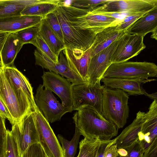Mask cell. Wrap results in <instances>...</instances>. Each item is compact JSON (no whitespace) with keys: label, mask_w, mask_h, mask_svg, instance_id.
Wrapping results in <instances>:
<instances>
[{"label":"cell","mask_w":157,"mask_h":157,"mask_svg":"<svg viewBox=\"0 0 157 157\" xmlns=\"http://www.w3.org/2000/svg\"><path fill=\"white\" fill-rule=\"evenodd\" d=\"M124 149L127 151L125 157H142L144 151L140 141L138 140Z\"/></svg>","instance_id":"cell-36"},{"label":"cell","mask_w":157,"mask_h":157,"mask_svg":"<svg viewBox=\"0 0 157 157\" xmlns=\"http://www.w3.org/2000/svg\"><path fill=\"white\" fill-rule=\"evenodd\" d=\"M144 37L141 35L124 34L117 40L116 47L113 53L112 63L127 61L138 55L145 48Z\"/></svg>","instance_id":"cell-9"},{"label":"cell","mask_w":157,"mask_h":157,"mask_svg":"<svg viewBox=\"0 0 157 157\" xmlns=\"http://www.w3.org/2000/svg\"><path fill=\"white\" fill-rule=\"evenodd\" d=\"M10 33L0 31V52H1L5 42Z\"/></svg>","instance_id":"cell-40"},{"label":"cell","mask_w":157,"mask_h":157,"mask_svg":"<svg viewBox=\"0 0 157 157\" xmlns=\"http://www.w3.org/2000/svg\"><path fill=\"white\" fill-rule=\"evenodd\" d=\"M105 87L101 84L86 82L72 85V110L88 105L94 107L102 115L101 98Z\"/></svg>","instance_id":"cell-6"},{"label":"cell","mask_w":157,"mask_h":157,"mask_svg":"<svg viewBox=\"0 0 157 157\" xmlns=\"http://www.w3.org/2000/svg\"><path fill=\"white\" fill-rule=\"evenodd\" d=\"M157 76V66L154 63L126 61L112 63L102 78L148 79Z\"/></svg>","instance_id":"cell-4"},{"label":"cell","mask_w":157,"mask_h":157,"mask_svg":"<svg viewBox=\"0 0 157 157\" xmlns=\"http://www.w3.org/2000/svg\"><path fill=\"white\" fill-rule=\"evenodd\" d=\"M3 157H21L16 139L8 130Z\"/></svg>","instance_id":"cell-28"},{"label":"cell","mask_w":157,"mask_h":157,"mask_svg":"<svg viewBox=\"0 0 157 157\" xmlns=\"http://www.w3.org/2000/svg\"><path fill=\"white\" fill-rule=\"evenodd\" d=\"M34 55L36 65L66 78L72 85L86 82L70 67L63 51L59 53L57 63L53 62L42 55L36 49L34 50Z\"/></svg>","instance_id":"cell-10"},{"label":"cell","mask_w":157,"mask_h":157,"mask_svg":"<svg viewBox=\"0 0 157 157\" xmlns=\"http://www.w3.org/2000/svg\"><path fill=\"white\" fill-rule=\"evenodd\" d=\"M23 45L15 33H10L1 52L4 67L14 66L15 59Z\"/></svg>","instance_id":"cell-24"},{"label":"cell","mask_w":157,"mask_h":157,"mask_svg":"<svg viewBox=\"0 0 157 157\" xmlns=\"http://www.w3.org/2000/svg\"><path fill=\"white\" fill-rule=\"evenodd\" d=\"M3 71L17 94L35 109L33 88L25 76L14 66L4 67Z\"/></svg>","instance_id":"cell-13"},{"label":"cell","mask_w":157,"mask_h":157,"mask_svg":"<svg viewBox=\"0 0 157 157\" xmlns=\"http://www.w3.org/2000/svg\"><path fill=\"white\" fill-rule=\"evenodd\" d=\"M0 99L8 109L21 132L26 116L35 111L31 105L25 101L16 93L2 71L0 73Z\"/></svg>","instance_id":"cell-3"},{"label":"cell","mask_w":157,"mask_h":157,"mask_svg":"<svg viewBox=\"0 0 157 157\" xmlns=\"http://www.w3.org/2000/svg\"><path fill=\"white\" fill-rule=\"evenodd\" d=\"M50 0H0V18L21 15L26 7L48 2Z\"/></svg>","instance_id":"cell-22"},{"label":"cell","mask_w":157,"mask_h":157,"mask_svg":"<svg viewBox=\"0 0 157 157\" xmlns=\"http://www.w3.org/2000/svg\"><path fill=\"white\" fill-rule=\"evenodd\" d=\"M117 151L119 157H125L127 154V151L124 148L117 149Z\"/></svg>","instance_id":"cell-41"},{"label":"cell","mask_w":157,"mask_h":157,"mask_svg":"<svg viewBox=\"0 0 157 157\" xmlns=\"http://www.w3.org/2000/svg\"><path fill=\"white\" fill-rule=\"evenodd\" d=\"M41 77L43 86L56 94L63 106L72 108L73 101L71 83L66 78L51 71L44 72Z\"/></svg>","instance_id":"cell-11"},{"label":"cell","mask_w":157,"mask_h":157,"mask_svg":"<svg viewBox=\"0 0 157 157\" xmlns=\"http://www.w3.org/2000/svg\"><path fill=\"white\" fill-rule=\"evenodd\" d=\"M40 24L21 29L15 33L24 44H31L39 34Z\"/></svg>","instance_id":"cell-31"},{"label":"cell","mask_w":157,"mask_h":157,"mask_svg":"<svg viewBox=\"0 0 157 157\" xmlns=\"http://www.w3.org/2000/svg\"><path fill=\"white\" fill-rule=\"evenodd\" d=\"M154 80L155 79L102 78L101 82H103L106 87L120 89L130 95L147 96L148 93L143 88L142 85Z\"/></svg>","instance_id":"cell-16"},{"label":"cell","mask_w":157,"mask_h":157,"mask_svg":"<svg viewBox=\"0 0 157 157\" xmlns=\"http://www.w3.org/2000/svg\"><path fill=\"white\" fill-rule=\"evenodd\" d=\"M33 113L39 143L46 155L48 157H63L62 147L49 122L37 107Z\"/></svg>","instance_id":"cell-7"},{"label":"cell","mask_w":157,"mask_h":157,"mask_svg":"<svg viewBox=\"0 0 157 157\" xmlns=\"http://www.w3.org/2000/svg\"><path fill=\"white\" fill-rule=\"evenodd\" d=\"M146 13H132L126 15L116 26V29L125 31L130 25Z\"/></svg>","instance_id":"cell-33"},{"label":"cell","mask_w":157,"mask_h":157,"mask_svg":"<svg viewBox=\"0 0 157 157\" xmlns=\"http://www.w3.org/2000/svg\"><path fill=\"white\" fill-rule=\"evenodd\" d=\"M7 130L5 122V119L0 116V157H3L5 147Z\"/></svg>","instance_id":"cell-37"},{"label":"cell","mask_w":157,"mask_h":157,"mask_svg":"<svg viewBox=\"0 0 157 157\" xmlns=\"http://www.w3.org/2000/svg\"><path fill=\"white\" fill-rule=\"evenodd\" d=\"M142 157H157V138L145 150Z\"/></svg>","instance_id":"cell-38"},{"label":"cell","mask_w":157,"mask_h":157,"mask_svg":"<svg viewBox=\"0 0 157 157\" xmlns=\"http://www.w3.org/2000/svg\"><path fill=\"white\" fill-rule=\"evenodd\" d=\"M148 109L139 136L138 140L144 151L157 138V101H153Z\"/></svg>","instance_id":"cell-15"},{"label":"cell","mask_w":157,"mask_h":157,"mask_svg":"<svg viewBox=\"0 0 157 157\" xmlns=\"http://www.w3.org/2000/svg\"><path fill=\"white\" fill-rule=\"evenodd\" d=\"M52 92L40 84L34 96L36 106L51 123L59 121L65 114L73 111L72 108L65 107L59 103Z\"/></svg>","instance_id":"cell-5"},{"label":"cell","mask_w":157,"mask_h":157,"mask_svg":"<svg viewBox=\"0 0 157 157\" xmlns=\"http://www.w3.org/2000/svg\"><path fill=\"white\" fill-rule=\"evenodd\" d=\"M4 66L1 58V52H0V73L2 71Z\"/></svg>","instance_id":"cell-44"},{"label":"cell","mask_w":157,"mask_h":157,"mask_svg":"<svg viewBox=\"0 0 157 157\" xmlns=\"http://www.w3.org/2000/svg\"><path fill=\"white\" fill-rule=\"evenodd\" d=\"M147 96L150 99L153 100L154 101H157V92L153 93L151 94H148Z\"/></svg>","instance_id":"cell-42"},{"label":"cell","mask_w":157,"mask_h":157,"mask_svg":"<svg viewBox=\"0 0 157 157\" xmlns=\"http://www.w3.org/2000/svg\"><path fill=\"white\" fill-rule=\"evenodd\" d=\"M63 52L70 67L86 82L91 57L90 48L85 52L65 48Z\"/></svg>","instance_id":"cell-17"},{"label":"cell","mask_w":157,"mask_h":157,"mask_svg":"<svg viewBox=\"0 0 157 157\" xmlns=\"http://www.w3.org/2000/svg\"><path fill=\"white\" fill-rule=\"evenodd\" d=\"M80 135L79 132L76 127L75 134L70 141H68L61 135H58V139L62 146L63 157H74Z\"/></svg>","instance_id":"cell-27"},{"label":"cell","mask_w":157,"mask_h":157,"mask_svg":"<svg viewBox=\"0 0 157 157\" xmlns=\"http://www.w3.org/2000/svg\"><path fill=\"white\" fill-rule=\"evenodd\" d=\"M46 157H48L47 155H46Z\"/></svg>","instance_id":"cell-45"},{"label":"cell","mask_w":157,"mask_h":157,"mask_svg":"<svg viewBox=\"0 0 157 157\" xmlns=\"http://www.w3.org/2000/svg\"><path fill=\"white\" fill-rule=\"evenodd\" d=\"M157 29V6L137 20L125 31L130 34L141 35L144 37L147 34Z\"/></svg>","instance_id":"cell-20"},{"label":"cell","mask_w":157,"mask_h":157,"mask_svg":"<svg viewBox=\"0 0 157 157\" xmlns=\"http://www.w3.org/2000/svg\"><path fill=\"white\" fill-rule=\"evenodd\" d=\"M157 29H155L154 31H153L152 33V34L151 35V38L154 39H155L156 40L157 39Z\"/></svg>","instance_id":"cell-43"},{"label":"cell","mask_w":157,"mask_h":157,"mask_svg":"<svg viewBox=\"0 0 157 157\" xmlns=\"http://www.w3.org/2000/svg\"><path fill=\"white\" fill-rule=\"evenodd\" d=\"M146 113L139 111L132 123L126 127L115 138L117 149L125 148L139 140L143 123Z\"/></svg>","instance_id":"cell-18"},{"label":"cell","mask_w":157,"mask_h":157,"mask_svg":"<svg viewBox=\"0 0 157 157\" xmlns=\"http://www.w3.org/2000/svg\"><path fill=\"white\" fill-rule=\"evenodd\" d=\"M21 157H46V155L40 144L38 143L29 146Z\"/></svg>","instance_id":"cell-35"},{"label":"cell","mask_w":157,"mask_h":157,"mask_svg":"<svg viewBox=\"0 0 157 157\" xmlns=\"http://www.w3.org/2000/svg\"><path fill=\"white\" fill-rule=\"evenodd\" d=\"M102 140L98 139H90L86 138L79 143V152L77 157H97Z\"/></svg>","instance_id":"cell-26"},{"label":"cell","mask_w":157,"mask_h":157,"mask_svg":"<svg viewBox=\"0 0 157 157\" xmlns=\"http://www.w3.org/2000/svg\"><path fill=\"white\" fill-rule=\"evenodd\" d=\"M44 18L56 33L64 42L62 28L56 15L52 12L47 15Z\"/></svg>","instance_id":"cell-34"},{"label":"cell","mask_w":157,"mask_h":157,"mask_svg":"<svg viewBox=\"0 0 157 157\" xmlns=\"http://www.w3.org/2000/svg\"><path fill=\"white\" fill-rule=\"evenodd\" d=\"M31 44L36 48V49L42 55L55 63H58L59 58L52 52L39 34Z\"/></svg>","instance_id":"cell-30"},{"label":"cell","mask_w":157,"mask_h":157,"mask_svg":"<svg viewBox=\"0 0 157 157\" xmlns=\"http://www.w3.org/2000/svg\"><path fill=\"white\" fill-rule=\"evenodd\" d=\"M61 0H50L43 3L25 7L21 13L22 16H37L44 17L53 12Z\"/></svg>","instance_id":"cell-25"},{"label":"cell","mask_w":157,"mask_h":157,"mask_svg":"<svg viewBox=\"0 0 157 157\" xmlns=\"http://www.w3.org/2000/svg\"><path fill=\"white\" fill-rule=\"evenodd\" d=\"M33 113L24 118L21 132L17 125H12L11 132L16 139L21 155L29 146L39 143Z\"/></svg>","instance_id":"cell-14"},{"label":"cell","mask_w":157,"mask_h":157,"mask_svg":"<svg viewBox=\"0 0 157 157\" xmlns=\"http://www.w3.org/2000/svg\"><path fill=\"white\" fill-rule=\"evenodd\" d=\"M109 0H74L69 5L81 9L93 10L107 2Z\"/></svg>","instance_id":"cell-32"},{"label":"cell","mask_w":157,"mask_h":157,"mask_svg":"<svg viewBox=\"0 0 157 157\" xmlns=\"http://www.w3.org/2000/svg\"><path fill=\"white\" fill-rule=\"evenodd\" d=\"M72 118L75 127L84 138L107 141L117 134L119 128L117 127L90 105L78 109Z\"/></svg>","instance_id":"cell-1"},{"label":"cell","mask_w":157,"mask_h":157,"mask_svg":"<svg viewBox=\"0 0 157 157\" xmlns=\"http://www.w3.org/2000/svg\"><path fill=\"white\" fill-rule=\"evenodd\" d=\"M117 43V40L91 57L89 66L86 83L91 84H100L103 74L112 63V57Z\"/></svg>","instance_id":"cell-12"},{"label":"cell","mask_w":157,"mask_h":157,"mask_svg":"<svg viewBox=\"0 0 157 157\" xmlns=\"http://www.w3.org/2000/svg\"><path fill=\"white\" fill-rule=\"evenodd\" d=\"M44 17L37 16H18L0 18V31L15 33L39 24Z\"/></svg>","instance_id":"cell-19"},{"label":"cell","mask_w":157,"mask_h":157,"mask_svg":"<svg viewBox=\"0 0 157 157\" xmlns=\"http://www.w3.org/2000/svg\"><path fill=\"white\" fill-rule=\"evenodd\" d=\"M125 33L124 31L117 30L116 26L106 28L98 33L90 48L91 57L107 48Z\"/></svg>","instance_id":"cell-21"},{"label":"cell","mask_w":157,"mask_h":157,"mask_svg":"<svg viewBox=\"0 0 157 157\" xmlns=\"http://www.w3.org/2000/svg\"><path fill=\"white\" fill-rule=\"evenodd\" d=\"M128 98L124 91L105 86L101 98L102 116L119 129L125 125L128 117Z\"/></svg>","instance_id":"cell-2"},{"label":"cell","mask_w":157,"mask_h":157,"mask_svg":"<svg viewBox=\"0 0 157 157\" xmlns=\"http://www.w3.org/2000/svg\"><path fill=\"white\" fill-rule=\"evenodd\" d=\"M39 34L52 52L59 58L60 52L66 48L65 44L44 18L39 25Z\"/></svg>","instance_id":"cell-23"},{"label":"cell","mask_w":157,"mask_h":157,"mask_svg":"<svg viewBox=\"0 0 157 157\" xmlns=\"http://www.w3.org/2000/svg\"><path fill=\"white\" fill-rule=\"evenodd\" d=\"M115 143V138L102 141L99 147L97 157H119Z\"/></svg>","instance_id":"cell-29"},{"label":"cell","mask_w":157,"mask_h":157,"mask_svg":"<svg viewBox=\"0 0 157 157\" xmlns=\"http://www.w3.org/2000/svg\"><path fill=\"white\" fill-rule=\"evenodd\" d=\"M157 6V0H109L103 5L90 11L124 14L147 13Z\"/></svg>","instance_id":"cell-8"},{"label":"cell","mask_w":157,"mask_h":157,"mask_svg":"<svg viewBox=\"0 0 157 157\" xmlns=\"http://www.w3.org/2000/svg\"><path fill=\"white\" fill-rule=\"evenodd\" d=\"M0 116L4 119H7L11 124H14L13 118L6 105L0 99Z\"/></svg>","instance_id":"cell-39"}]
</instances>
